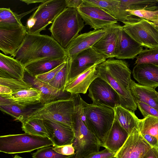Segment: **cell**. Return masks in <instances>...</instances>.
<instances>
[{"mask_svg": "<svg viewBox=\"0 0 158 158\" xmlns=\"http://www.w3.org/2000/svg\"><path fill=\"white\" fill-rule=\"evenodd\" d=\"M53 149L59 154L65 155H72L75 153V150L72 144L61 146H53Z\"/></svg>", "mask_w": 158, "mask_h": 158, "instance_id": "b9f144b4", "label": "cell"}, {"mask_svg": "<svg viewBox=\"0 0 158 158\" xmlns=\"http://www.w3.org/2000/svg\"><path fill=\"white\" fill-rule=\"evenodd\" d=\"M66 61L51 70L36 75L34 77L43 82L48 83L63 67Z\"/></svg>", "mask_w": 158, "mask_h": 158, "instance_id": "ab89813d", "label": "cell"}, {"mask_svg": "<svg viewBox=\"0 0 158 158\" xmlns=\"http://www.w3.org/2000/svg\"><path fill=\"white\" fill-rule=\"evenodd\" d=\"M138 129L142 135L148 134L156 137L158 139V118L148 116L139 119Z\"/></svg>", "mask_w": 158, "mask_h": 158, "instance_id": "d6a6232c", "label": "cell"}, {"mask_svg": "<svg viewBox=\"0 0 158 158\" xmlns=\"http://www.w3.org/2000/svg\"><path fill=\"white\" fill-rule=\"evenodd\" d=\"M81 102L83 121L89 130L98 139L101 146L103 147L114 119V109L89 104L82 99Z\"/></svg>", "mask_w": 158, "mask_h": 158, "instance_id": "5b68a950", "label": "cell"}, {"mask_svg": "<svg viewBox=\"0 0 158 158\" xmlns=\"http://www.w3.org/2000/svg\"><path fill=\"white\" fill-rule=\"evenodd\" d=\"M48 132V138L53 142L54 146L72 144L74 137L73 127L59 122L44 120Z\"/></svg>", "mask_w": 158, "mask_h": 158, "instance_id": "2e32d148", "label": "cell"}, {"mask_svg": "<svg viewBox=\"0 0 158 158\" xmlns=\"http://www.w3.org/2000/svg\"><path fill=\"white\" fill-rule=\"evenodd\" d=\"M13 93L12 90L8 87L0 85V95H8Z\"/></svg>", "mask_w": 158, "mask_h": 158, "instance_id": "bcb514c9", "label": "cell"}, {"mask_svg": "<svg viewBox=\"0 0 158 158\" xmlns=\"http://www.w3.org/2000/svg\"><path fill=\"white\" fill-rule=\"evenodd\" d=\"M6 95L19 104L27 107L41 103V92L33 87Z\"/></svg>", "mask_w": 158, "mask_h": 158, "instance_id": "f1b7e54d", "label": "cell"}, {"mask_svg": "<svg viewBox=\"0 0 158 158\" xmlns=\"http://www.w3.org/2000/svg\"><path fill=\"white\" fill-rule=\"evenodd\" d=\"M143 158H158V150L157 148L152 147Z\"/></svg>", "mask_w": 158, "mask_h": 158, "instance_id": "f6af8a7d", "label": "cell"}, {"mask_svg": "<svg viewBox=\"0 0 158 158\" xmlns=\"http://www.w3.org/2000/svg\"></svg>", "mask_w": 158, "mask_h": 158, "instance_id": "f5cc1de1", "label": "cell"}, {"mask_svg": "<svg viewBox=\"0 0 158 158\" xmlns=\"http://www.w3.org/2000/svg\"><path fill=\"white\" fill-rule=\"evenodd\" d=\"M47 0H22L20 1L24 2L27 5L36 3H43L46 2Z\"/></svg>", "mask_w": 158, "mask_h": 158, "instance_id": "7dc6e473", "label": "cell"}, {"mask_svg": "<svg viewBox=\"0 0 158 158\" xmlns=\"http://www.w3.org/2000/svg\"><path fill=\"white\" fill-rule=\"evenodd\" d=\"M21 128L25 133L48 137L43 120L38 118L25 119L22 123Z\"/></svg>", "mask_w": 158, "mask_h": 158, "instance_id": "1f68e13d", "label": "cell"}, {"mask_svg": "<svg viewBox=\"0 0 158 158\" xmlns=\"http://www.w3.org/2000/svg\"><path fill=\"white\" fill-rule=\"evenodd\" d=\"M74 109L73 95L72 98L59 99L44 104L42 106L29 113L25 119L38 118L52 120L72 127Z\"/></svg>", "mask_w": 158, "mask_h": 158, "instance_id": "8992f818", "label": "cell"}, {"mask_svg": "<svg viewBox=\"0 0 158 158\" xmlns=\"http://www.w3.org/2000/svg\"><path fill=\"white\" fill-rule=\"evenodd\" d=\"M126 11L131 15L148 20L153 23H158V10L153 11L144 10H127Z\"/></svg>", "mask_w": 158, "mask_h": 158, "instance_id": "74e56055", "label": "cell"}, {"mask_svg": "<svg viewBox=\"0 0 158 158\" xmlns=\"http://www.w3.org/2000/svg\"><path fill=\"white\" fill-rule=\"evenodd\" d=\"M53 146H49L39 149L32 154L33 158H71L72 155L59 154L53 149Z\"/></svg>", "mask_w": 158, "mask_h": 158, "instance_id": "8d00e7d4", "label": "cell"}, {"mask_svg": "<svg viewBox=\"0 0 158 158\" xmlns=\"http://www.w3.org/2000/svg\"><path fill=\"white\" fill-rule=\"evenodd\" d=\"M29 76V80L27 82L33 87L40 91L41 93V103L43 104L56 100L63 95L69 93L66 91L63 92L60 89L51 86L48 83Z\"/></svg>", "mask_w": 158, "mask_h": 158, "instance_id": "d4e9b609", "label": "cell"}, {"mask_svg": "<svg viewBox=\"0 0 158 158\" xmlns=\"http://www.w3.org/2000/svg\"><path fill=\"white\" fill-rule=\"evenodd\" d=\"M158 29V28H157Z\"/></svg>", "mask_w": 158, "mask_h": 158, "instance_id": "db71d44e", "label": "cell"}, {"mask_svg": "<svg viewBox=\"0 0 158 158\" xmlns=\"http://www.w3.org/2000/svg\"><path fill=\"white\" fill-rule=\"evenodd\" d=\"M143 47L133 39L121 27L115 52L118 59H134L143 50Z\"/></svg>", "mask_w": 158, "mask_h": 158, "instance_id": "ac0fdd59", "label": "cell"}, {"mask_svg": "<svg viewBox=\"0 0 158 158\" xmlns=\"http://www.w3.org/2000/svg\"><path fill=\"white\" fill-rule=\"evenodd\" d=\"M114 119L129 134L134 127L137 129L139 118L135 112L123 107L120 105L114 108Z\"/></svg>", "mask_w": 158, "mask_h": 158, "instance_id": "83f0119b", "label": "cell"}, {"mask_svg": "<svg viewBox=\"0 0 158 158\" xmlns=\"http://www.w3.org/2000/svg\"><path fill=\"white\" fill-rule=\"evenodd\" d=\"M111 158H117L116 157H115V156H114Z\"/></svg>", "mask_w": 158, "mask_h": 158, "instance_id": "f907efd6", "label": "cell"}, {"mask_svg": "<svg viewBox=\"0 0 158 158\" xmlns=\"http://www.w3.org/2000/svg\"><path fill=\"white\" fill-rule=\"evenodd\" d=\"M38 7V6H36L30 10L20 14L13 12L10 8H0V27L23 25L21 20V19L37 9Z\"/></svg>", "mask_w": 158, "mask_h": 158, "instance_id": "f546056e", "label": "cell"}, {"mask_svg": "<svg viewBox=\"0 0 158 158\" xmlns=\"http://www.w3.org/2000/svg\"><path fill=\"white\" fill-rule=\"evenodd\" d=\"M115 154L105 148L101 151L89 154L84 158H111L114 156Z\"/></svg>", "mask_w": 158, "mask_h": 158, "instance_id": "60d3db41", "label": "cell"}, {"mask_svg": "<svg viewBox=\"0 0 158 158\" xmlns=\"http://www.w3.org/2000/svg\"><path fill=\"white\" fill-rule=\"evenodd\" d=\"M88 4L98 7L122 22L119 10V0H82Z\"/></svg>", "mask_w": 158, "mask_h": 158, "instance_id": "4dcf8cb0", "label": "cell"}, {"mask_svg": "<svg viewBox=\"0 0 158 158\" xmlns=\"http://www.w3.org/2000/svg\"><path fill=\"white\" fill-rule=\"evenodd\" d=\"M69 59L70 64L67 82L91 67L98 65L106 59L93 47L81 52L72 59Z\"/></svg>", "mask_w": 158, "mask_h": 158, "instance_id": "5bb4252c", "label": "cell"}, {"mask_svg": "<svg viewBox=\"0 0 158 158\" xmlns=\"http://www.w3.org/2000/svg\"><path fill=\"white\" fill-rule=\"evenodd\" d=\"M129 88L135 102L144 103L158 110V92L155 89L137 83L132 80Z\"/></svg>", "mask_w": 158, "mask_h": 158, "instance_id": "603a6c76", "label": "cell"}, {"mask_svg": "<svg viewBox=\"0 0 158 158\" xmlns=\"http://www.w3.org/2000/svg\"><path fill=\"white\" fill-rule=\"evenodd\" d=\"M152 148L135 127L114 156L117 158H143Z\"/></svg>", "mask_w": 158, "mask_h": 158, "instance_id": "4fadbf2b", "label": "cell"}, {"mask_svg": "<svg viewBox=\"0 0 158 158\" xmlns=\"http://www.w3.org/2000/svg\"><path fill=\"white\" fill-rule=\"evenodd\" d=\"M97 65H95L91 67L68 81L66 85L64 91L69 92L72 95L86 94L92 82L99 77L96 68Z\"/></svg>", "mask_w": 158, "mask_h": 158, "instance_id": "d6986e66", "label": "cell"}, {"mask_svg": "<svg viewBox=\"0 0 158 158\" xmlns=\"http://www.w3.org/2000/svg\"><path fill=\"white\" fill-rule=\"evenodd\" d=\"M129 134L114 119L103 147L116 153L123 146Z\"/></svg>", "mask_w": 158, "mask_h": 158, "instance_id": "cb8c5ba5", "label": "cell"}, {"mask_svg": "<svg viewBox=\"0 0 158 158\" xmlns=\"http://www.w3.org/2000/svg\"><path fill=\"white\" fill-rule=\"evenodd\" d=\"M53 145V142L48 137L25 133L0 136V152L7 154L31 152L44 147Z\"/></svg>", "mask_w": 158, "mask_h": 158, "instance_id": "52a82bcc", "label": "cell"}, {"mask_svg": "<svg viewBox=\"0 0 158 158\" xmlns=\"http://www.w3.org/2000/svg\"><path fill=\"white\" fill-rule=\"evenodd\" d=\"M73 96L75 109L72 127L74 137L72 144L75 153L71 158H84L89 154L99 151L101 146L98 139L89 130L83 121L82 98L79 94Z\"/></svg>", "mask_w": 158, "mask_h": 158, "instance_id": "3957f363", "label": "cell"}, {"mask_svg": "<svg viewBox=\"0 0 158 158\" xmlns=\"http://www.w3.org/2000/svg\"><path fill=\"white\" fill-rule=\"evenodd\" d=\"M106 32L105 29L94 30L78 35L65 49L68 57L72 59L81 52L92 47Z\"/></svg>", "mask_w": 158, "mask_h": 158, "instance_id": "9a60e30c", "label": "cell"}, {"mask_svg": "<svg viewBox=\"0 0 158 158\" xmlns=\"http://www.w3.org/2000/svg\"><path fill=\"white\" fill-rule=\"evenodd\" d=\"M64 59H46L31 63L24 67L25 72L30 76L43 74L56 68L66 62Z\"/></svg>", "mask_w": 158, "mask_h": 158, "instance_id": "484cf974", "label": "cell"}, {"mask_svg": "<svg viewBox=\"0 0 158 158\" xmlns=\"http://www.w3.org/2000/svg\"><path fill=\"white\" fill-rule=\"evenodd\" d=\"M88 90V96L94 105L113 109L120 105V98L117 92L109 84L99 77L92 82Z\"/></svg>", "mask_w": 158, "mask_h": 158, "instance_id": "30bf717a", "label": "cell"}, {"mask_svg": "<svg viewBox=\"0 0 158 158\" xmlns=\"http://www.w3.org/2000/svg\"><path fill=\"white\" fill-rule=\"evenodd\" d=\"M119 10L122 23L132 22L136 18L135 15L130 14L126 10H144L155 11L158 10L156 4L157 0H119Z\"/></svg>", "mask_w": 158, "mask_h": 158, "instance_id": "ffe728a7", "label": "cell"}, {"mask_svg": "<svg viewBox=\"0 0 158 158\" xmlns=\"http://www.w3.org/2000/svg\"><path fill=\"white\" fill-rule=\"evenodd\" d=\"M123 30L142 47H158V29L152 22L142 19L135 23L124 22Z\"/></svg>", "mask_w": 158, "mask_h": 158, "instance_id": "9c48e42d", "label": "cell"}, {"mask_svg": "<svg viewBox=\"0 0 158 158\" xmlns=\"http://www.w3.org/2000/svg\"><path fill=\"white\" fill-rule=\"evenodd\" d=\"M136 58L135 64H148L158 66V47L143 50Z\"/></svg>", "mask_w": 158, "mask_h": 158, "instance_id": "e575fe53", "label": "cell"}, {"mask_svg": "<svg viewBox=\"0 0 158 158\" xmlns=\"http://www.w3.org/2000/svg\"><path fill=\"white\" fill-rule=\"evenodd\" d=\"M68 57L65 49L51 36L27 33L14 58L25 67L31 63L44 59Z\"/></svg>", "mask_w": 158, "mask_h": 158, "instance_id": "7a4b0ae2", "label": "cell"}, {"mask_svg": "<svg viewBox=\"0 0 158 158\" xmlns=\"http://www.w3.org/2000/svg\"><path fill=\"white\" fill-rule=\"evenodd\" d=\"M67 7L77 9L81 4L82 0H65Z\"/></svg>", "mask_w": 158, "mask_h": 158, "instance_id": "ee69618b", "label": "cell"}, {"mask_svg": "<svg viewBox=\"0 0 158 158\" xmlns=\"http://www.w3.org/2000/svg\"><path fill=\"white\" fill-rule=\"evenodd\" d=\"M77 9L67 7L49 28L51 36L65 49L85 26Z\"/></svg>", "mask_w": 158, "mask_h": 158, "instance_id": "277c9868", "label": "cell"}, {"mask_svg": "<svg viewBox=\"0 0 158 158\" xmlns=\"http://www.w3.org/2000/svg\"><path fill=\"white\" fill-rule=\"evenodd\" d=\"M77 10L85 25H89L94 30L106 29L118 22L115 19L101 8L83 2Z\"/></svg>", "mask_w": 158, "mask_h": 158, "instance_id": "7c38bea8", "label": "cell"}, {"mask_svg": "<svg viewBox=\"0 0 158 158\" xmlns=\"http://www.w3.org/2000/svg\"><path fill=\"white\" fill-rule=\"evenodd\" d=\"M157 150H158V147H157Z\"/></svg>", "mask_w": 158, "mask_h": 158, "instance_id": "816d5d0a", "label": "cell"}, {"mask_svg": "<svg viewBox=\"0 0 158 158\" xmlns=\"http://www.w3.org/2000/svg\"><path fill=\"white\" fill-rule=\"evenodd\" d=\"M121 26L116 24L106 29V33L92 47L106 59L114 57L115 52Z\"/></svg>", "mask_w": 158, "mask_h": 158, "instance_id": "e0dca14e", "label": "cell"}, {"mask_svg": "<svg viewBox=\"0 0 158 158\" xmlns=\"http://www.w3.org/2000/svg\"><path fill=\"white\" fill-rule=\"evenodd\" d=\"M152 24L158 29V23H154L151 22Z\"/></svg>", "mask_w": 158, "mask_h": 158, "instance_id": "c3c4849f", "label": "cell"}, {"mask_svg": "<svg viewBox=\"0 0 158 158\" xmlns=\"http://www.w3.org/2000/svg\"><path fill=\"white\" fill-rule=\"evenodd\" d=\"M27 33L23 25L0 27V50L5 55L14 58Z\"/></svg>", "mask_w": 158, "mask_h": 158, "instance_id": "8fae6325", "label": "cell"}, {"mask_svg": "<svg viewBox=\"0 0 158 158\" xmlns=\"http://www.w3.org/2000/svg\"><path fill=\"white\" fill-rule=\"evenodd\" d=\"M137 107L142 114L145 118L148 116H151L158 118V110L144 103L135 102Z\"/></svg>", "mask_w": 158, "mask_h": 158, "instance_id": "f35d334b", "label": "cell"}, {"mask_svg": "<svg viewBox=\"0 0 158 158\" xmlns=\"http://www.w3.org/2000/svg\"><path fill=\"white\" fill-rule=\"evenodd\" d=\"M27 107L21 105L6 95H0V109L1 111L10 115L15 120L22 123L27 114L26 111Z\"/></svg>", "mask_w": 158, "mask_h": 158, "instance_id": "4316f807", "label": "cell"}, {"mask_svg": "<svg viewBox=\"0 0 158 158\" xmlns=\"http://www.w3.org/2000/svg\"><path fill=\"white\" fill-rule=\"evenodd\" d=\"M142 135L152 147L157 148L158 139L156 137L148 134L143 135Z\"/></svg>", "mask_w": 158, "mask_h": 158, "instance_id": "7bdbcfd3", "label": "cell"}, {"mask_svg": "<svg viewBox=\"0 0 158 158\" xmlns=\"http://www.w3.org/2000/svg\"><path fill=\"white\" fill-rule=\"evenodd\" d=\"M96 68L98 77L109 84L118 94L120 106L135 112L137 107L129 88L131 72L127 62L109 59Z\"/></svg>", "mask_w": 158, "mask_h": 158, "instance_id": "6da1fadb", "label": "cell"}, {"mask_svg": "<svg viewBox=\"0 0 158 158\" xmlns=\"http://www.w3.org/2000/svg\"><path fill=\"white\" fill-rule=\"evenodd\" d=\"M0 85L7 86L13 93L31 89L33 87L24 80L12 78L0 77Z\"/></svg>", "mask_w": 158, "mask_h": 158, "instance_id": "d590c367", "label": "cell"}, {"mask_svg": "<svg viewBox=\"0 0 158 158\" xmlns=\"http://www.w3.org/2000/svg\"><path fill=\"white\" fill-rule=\"evenodd\" d=\"M13 158H24L22 157L17 155H15V156Z\"/></svg>", "mask_w": 158, "mask_h": 158, "instance_id": "681fc988", "label": "cell"}, {"mask_svg": "<svg viewBox=\"0 0 158 158\" xmlns=\"http://www.w3.org/2000/svg\"><path fill=\"white\" fill-rule=\"evenodd\" d=\"M132 74L141 85L155 89L158 87V66L151 64H136Z\"/></svg>", "mask_w": 158, "mask_h": 158, "instance_id": "44dd1931", "label": "cell"}, {"mask_svg": "<svg viewBox=\"0 0 158 158\" xmlns=\"http://www.w3.org/2000/svg\"><path fill=\"white\" fill-rule=\"evenodd\" d=\"M69 64V60L68 57L63 67L48 84L63 92L65 91V88L68 80Z\"/></svg>", "mask_w": 158, "mask_h": 158, "instance_id": "836d02e7", "label": "cell"}, {"mask_svg": "<svg viewBox=\"0 0 158 158\" xmlns=\"http://www.w3.org/2000/svg\"><path fill=\"white\" fill-rule=\"evenodd\" d=\"M67 8L65 0H47L41 3L30 16L35 23L32 28L27 30V33L40 34Z\"/></svg>", "mask_w": 158, "mask_h": 158, "instance_id": "ba28073f", "label": "cell"}, {"mask_svg": "<svg viewBox=\"0 0 158 158\" xmlns=\"http://www.w3.org/2000/svg\"><path fill=\"white\" fill-rule=\"evenodd\" d=\"M25 71L21 63L13 57L0 53V77L24 80Z\"/></svg>", "mask_w": 158, "mask_h": 158, "instance_id": "7402d4cb", "label": "cell"}]
</instances>
